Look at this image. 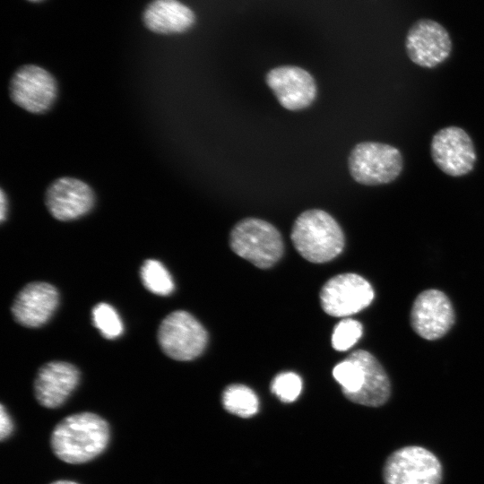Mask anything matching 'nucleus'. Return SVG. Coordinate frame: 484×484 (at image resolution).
<instances>
[{
  "label": "nucleus",
  "instance_id": "9",
  "mask_svg": "<svg viewBox=\"0 0 484 484\" xmlns=\"http://www.w3.org/2000/svg\"><path fill=\"white\" fill-rule=\"evenodd\" d=\"M430 153L436 167L452 177L470 173L477 159L470 135L462 128L454 125L444 127L433 135Z\"/></svg>",
  "mask_w": 484,
  "mask_h": 484
},
{
  "label": "nucleus",
  "instance_id": "20",
  "mask_svg": "<svg viewBox=\"0 0 484 484\" xmlns=\"http://www.w3.org/2000/svg\"><path fill=\"white\" fill-rule=\"evenodd\" d=\"M333 376L347 399L359 392L364 382V369L351 353L333 367Z\"/></svg>",
  "mask_w": 484,
  "mask_h": 484
},
{
  "label": "nucleus",
  "instance_id": "27",
  "mask_svg": "<svg viewBox=\"0 0 484 484\" xmlns=\"http://www.w3.org/2000/svg\"><path fill=\"white\" fill-rule=\"evenodd\" d=\"M30 1H40V0H30Z\"/></svg>",
  "mask_w": 484,
  "mask_h": 484
},
{
  "label": "nucleus",
  "instance_id": "15",
  "mask_svg": "<svg viewBox=\"0 0 484 484\" xmlns=\"http://www.w3.org/2000/svg\"><path fill=\"white\" fill-rule=\"evenodd\" d=\"M58 299V292L53 285L31 282L16 296L12 313L19 324L26 327H39L52 316Z\"/></svg>",
  "mask_w": 484,
  "mask_h": 484
},
{
  "label": "nucleus",
  "instance_id": "24",
  "mask_svg": "<svg viewBox=\"0 0 484 484\" xmlns=\"http://www.w3.org/2000/svg\"><path fill=\"white\" fill-rule=\"evenodd\" d=\"M13 431V423L4 406L1 404L0 409V439L4 441L9 437Z\"/></svg>",
  "mask_w": 484,
  "mask_h": 484
},
{
  "label": "nucleus",
  "instance_id": "6",
  "mask_svg": "<svg viewBox=\"0 0 484 484\" xmlns=\"http://www.w3.org/2000/svg\"><path fill=\"white\" fill-rule=\"evenodd\" d=\"M383 476L385 484H440L442 466L426 448L405 446L387 458Z\"/></svg>",
  "mask_w": 484,
  "mask_h": 484
},
{
  "label": "nucleus",
  "instance_id": "14",
  "mask_svg": "<svg viewBox=\"0 0 484 484\" xmlns=\"http://www.w3.org/2000/svg\"><path fill=\"white\" fill-rule=\"evenodd\" d=\"M80 373L76 367L64 361H51L42 366L34 382V393L46 408L61 406L76 388Z\"/></svg>",
  "mask_w": 484,
  "mask_h": 484
},
{
  "label": "nucleus",
  "instance_id": "22",
  "mask_svg": "<svg viewBox=\"0 0 484 484\" xmlns=\"http://www.w3.org/2000/svg\"><path fill=\"white\" fill-rule=\"evenodd\" d=\"M363 327L360 322L345 318L334 327L332 335V345L338 351L350 349L361 337Z\"/></svg>",
  "mask_w": 484,
  "mask_h": 484
},
{
  "label": "nucleus",
  "instance_id": "19",
  "mask_svg": "<svg viewBox=\"0 0 484 484\" xmlns=\"http://www.w3.org/2000/svg\"><path fill=\"white\" fill-rule=\"evenodd\" d=\"M140 274L144 287L156 295L167 296L174 290V281L170 273L158 260L144 261Z\"/></svg>",
  "mask_w": 484,
  "mask_h": 484
},
{
  "label": "nucleus",
  "instance_id": "17",
  "mask_svg": "<svg viewBox=\"0 0 484 484\" xmlns=\"http://www.w3.org/2000/svg\"><path fill=\"white\" fill-rule=\"evenodd\" d=\"M146 27L161 34L179 33L194 22L193 12L177 0H153L143 13Z\"/></svg>",
  "mask_w": 484,
  "mask_h": 484
},
{
  "label": "nucleus",
  "instance_id": "16",
  "mask_svg": "<svg viewBox=\"0 0 484 484\" xmlns=\"http://www.w3.org/2000/svg\"><path fill=\"white\" fill-rule=\"evenodd\" d=\"M351 354L364 369V382L360 390L348 400L369 407L385 404L391 393L390 380L385 368L376 357L367 350H357Z\"/></svg>",
  "mask_w": 484,
  "mask_h": 484
},
{
  "label": "nucleus",
  "instance_id": "8",
  "mask_svg": "<svg viewBox=\"0 0 484 484\" xmlns=\"http://www.w3.org/2000/svg\"><path fill=\"white\" fill-rule=\"evenodd\" d=\"M57 91L54 76L35 65L21 66L13 73L9 84L12 100L34 114L48 111L56 99Z\"/></svg>",
  "mask_w": 484,
  "mask_h": 484
},
{
  "label": "nucleus",
  "instance_id": "25",
  "mask_svg": "<svg viewBox=\"0 0 484 484\" xmlns=\"http://www.w3.org/2000/svg\"><path fill=\"white\" fill-rule=\"evenodd\" d=\"M0 199H1L0 219H1V221L3 222L5 220V216L7 213V206H8L7 199L3 189L1 190Z\"/></svg>",
  "mask_w": 484,
  "mask_h": 484
},
{
  "label": "nucleus",
  "instance_id": "13",
  "mask_svg": "<svg viewBox=\"0 0 484 484\" xmlns=\"http://www.w3.org/2000/svg\"><path fill=\"white\" fill-rule=\"evenodd\" d=\"M45 203L55 219L68 221L91 211L95 204V194L87 183L75 177H62L47 188Z\"/></svg>",
  "mask_w": 484,
  "mask_h": 484
},
{
  "label": "nucleus",
  "instance_id": "12",
  "mask_svg": "<svg viewBox=\"0 0 484 484\" xmlns=\"http://www.w3.org/2000/svg\"><path fill=\"white\" fill-rule=\"evenodd\" d=\"M405 48L409 58L414 64L432 68L450 56L452 41L447 30L440 23L420 19L409 30Z\"/></svg>",
  "mask_w": 484,
  "mask_h": 484
},
{
  "label": "nucleus",
  "instance_id": "3",
  "mask_svg": "<svg viewBox=\"0 0 484 484\" xmlns=\"http://www.w3.org/2000/svg\"><path fill=\"white\" fill-rule=\"evenodd\" d=\"M229 246L238 256L262 269L274 265L284 252L281 232L270 222L254 217L242 219L234 225Z\"/></svg>",
  "mask_w": 484,
  "mask_h": 484
},
{
  "label": "nucleus",
  "instance_id": "4",
  "mask_svg": "<svg viewBox=\"0 0 484 484\" xmlns=\"http://www.w3.org/2000/svg\"><path fill=\"white\" fill-rule=\"evenodd\" d=\"M348 168L357 183L379 186L394 181L402 170L403 161L401 151L393 145L362 142L351 150Z\"/></svg>",
  "mask_w": 484,
  "mask_h": 484
},
{
  "label": "nucleus",
  "instance_id": "23",
  "mask_svg": "<svg viewBox=\"0 0 484 484\" xmlns=\"http://www.w3.org/2000/svg\"><path fill=\"white\" fill-rule=\"evenodd\" d=\"M302 390V380L294 372L278 374L272 381L271 391L282 402H292L298 399Z\"/></svg>",
  "mask_w": 484,
  "mask_h": 484
},
{
  "label": "nucleus",
  "instance_id": "2",
  "mask_svg": "<svg viewBox=\"0 0 484 484\" xmlns=\"http://www.w3.org/2000/svg\"><path fill=\"white\" fill-rule=\"evenodd\" d=\"M290 239L306 260L322 264L339 255L345 244L344 233L336 220L321 209H309L295 220Z\"/></svg>",
  "mask_w": 484,
  "mask_h": 484
},
{
  "label": "nucleus",
  "instance_id": "26",
  "mask_svg": "<svg viewBox=\"0 0 484 484\" xmlns=\"http://www.w3.org/2000/svg\"><path fill=\"white\" fill-rule=\"evenodd\" d=\"M50 484H79L78 482L68 480H58L51 482Z\"/></svg>",
  "mask_w": 484,
  "mask_h": 484
},
{
  "label": "nucleus",
  "instance_id": "10",
  "mask_svg": "<svg viewBox=\"0 0 484 484\" xmlns=\"http://www.w3.org/2000/svg\"><path fill=\"white\" fill-rule=\"evenodd\" d=\"M411 324L421 338L433 341L443 337L454 325L455 315L448 297L430 289L420 292L411 309Z\"/></svg>",
  "mask_w": 484,
  "mask_h": 484
},
{
  "label": "nucleus",
  "instance_id": "21",
  "mask_svg": "<svg viewBox=\"0 0 484 484\" xmlns=\"http://www.w3.org/2000/svg\"><path fill=\"white\" fill-rule=\"evenodd\" d=\"M91 315L94 326L106 339L113 340L122 334V320L111 305L99 303L93 307Z\"/></svg>",
  "mask_w": 484,
  "mask_h": 484
},
{
  "label": "nucleus",
  "instance_id": "7",
  "mask_svg": "<svg viewBox=\"0 0 484 484\" xmlns=\"http://www.w3.org/2000/svg\"><path fill=\"white\" fill-rule=\"evenodd\" d=\"M375 297L371 284L359 274L347 272L329 279L320 291L323 310L329 315L344 317L370 305Z\"/></svg>",
  "mask_w": 484,
  "mask_h": 484
},
{
  "label": "nucleus",
  "instance_id": "5",
  "mask_svg": "<svg viewBox=\"0 0 484 484\" xmlns=\"http://www.w3.org/2000/svg\"><path fill=\"white\" fill-rule=\"evenodd\" d=\"M158 341L167 356L187 361L203 353L208 342V333L194 315L177 310L168 315L160 323Z\"/></svg>",
  "mask_w": 484,
  "mask_h": 484
},
{
  "label": "nucleus",
  "instance_id": "11",
  "mask_svg": "<svg viewBox=\"0 0 484 484\" xmlns=\"http://www.w3.org/2000/svg\"><path fill=\"white\" fill-rule=\"evenodd\" d=\"M265 82L284 108L290 111L308 108L316 99L317 86L307 70L295 65H281L271 69Z\"/></svg>",
  "mask_w": 484,
  "mask_h": 484
},
{
  "label": "nucleus",
  "instance_id": "18",
  "mask_svg": "<svg viewBox=\"0 0 484 484\" xmlns=\"http://www.w3.org/2000/svg\"><path fill=\"white\" fill-rule=\"evenodd\" d=\"M221 402L227 411L241 418H250L259 409V400L255 392L240 384L228 385L222 393Z\"/></svg>",
  "mask_w": 484,
  "mask_h": 484
},
{
  "label": "nucleus",
  "instance_id": "1",
  "mask_svg": "<svg viewBox=\"0 0 484 484\" xmlns=\"http://www.w3.org/2000/svg\"><path fill=\"white\" fill-rule=\"evenodd\" d=\"M110 439L108 423L93 412L69 415L53 428L50 445L54 454L70 464L88 462L100 455Z\"/></svg>",
  "mask_w": 484,
  "mask_h": 484
}]
</instances>
